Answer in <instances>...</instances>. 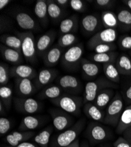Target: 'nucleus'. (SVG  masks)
Segmentation results:
<instances>
[{"instance_id":"obj_47","label":"nucleus","mask_w":131,"mask_h":147,"mask_svg":"<svg viewBox=\"0 0 131 147\" xmlns=\"http://www.w3.org/2000/svg\"><path fill=\"white\" fill-rule=\"evenodd\" d=\"M5 147H38V145H37V144L30 142H24L22 143L19 144V145L15 146H5Z\"/></svg>"},{"instance_id":"obj_36","label":"nucleus","mask_w":131,"mask_h":147,"mask_svg":"<svg viewBox=\"0 0 131 147\" xmlns=\"http://www.w3.org/2000/svg\"><path fill=\"white\" fill-rule=\"evenodd\" d=\"M1 102L3 104L7 111L10 109L13 101V91L7 86H1L0 88Z\"/></svg>"},{"instance_id":"obj_12","label":"nucleus","mask_w":131,"mask_h":147,"mask_svg":"<svg viewBox=\"0 0 131 147\" xmlns=\"http://www.w3.org/2000/svg\"><path fill=\"white\" fill-rule=\"evenodd\" d=\"M82 30L85 34L91 35L97 31L102 26L101 18L97 14L87 15L81 20Z\"/></svg>"},{"instance_id":"obj_28","label":"nucleus","mask_w":131,"mask_h":147,"mask_svg":"<svg viewBox=\"0 0 131 147\" xmlns=\"http://www.w3.org/2000/svg\"><path fill=\"white\" fill-rule=\"evenodd\" d=\"M80 64L83 74L85 77L93 78L99 74V67L96 63L87 59L82 58L80 61Z\"/></svg>"},{"instance_id":"obj_50","label":"nucleus","mask_w":131,"mask_h":147,"mask_svg":"<svg viewBox=\"0 0 131 147\" xmlns=\"http://www.w3.org/2000/svg\"><path fill=\"white\" fill-rule=\"evenodd\" d=\"M11 1L9 0H1L0 1V9H3Z\"/></svg>"},{"instance_id":"obj_54","label":"nucleus","mask_w":131,"mask_h":147,"mask_svg":"<svg viewBox=\"0 0 131 147\" xmlns=\"http://www.w3.org/2000/svg\"><path fill=\"white\" fill-rule=\"evenodd\" d=\"M80 147H89V146H88V145L87 144V143H85V142H83L82 144H81V146Z\"/></svg>"},{"instance_id":"obj_15","label":"nucleus","mask_w":131,"mask_h":147,"mask_svg":"<svg viewBox=\"0 0 131 147\" xmlns=\"http://www.w3.org/2000/svg\"><path fill=\"white\" fill-rule=\"evenodd\" d=\"M56 38V32L51 30L46 32L38 38L36 42L37 54L42 57L49 50Z\"/></svg>"},{"instance_id":"obj_6","label":"nucleus","mask_w":131,"mask_h":147,"mask_svg":"<svg viewBox=\"0 0 131 147\" xmlns=\"http://www.w3.org/2000/svg\"><path fill=\"white\" fill-rule=\"evenodd\" d=\"M85 134L90 143L92 145L102 142L110 136V132L108 128L95 122H91L88 125Z\"/></svg>"},{"instance_id":"obj_1","label":"nucleus","mask_w":131,"mask_h":147,"mask_svg":"<svg viewBox=\"0 0 131 147\" xmlns=\"http://www.w3.org/2000/svg\"><path fill=\"white\" fill-rule=\"evenodd\" d=\"M86 124L84 118H81L70 128L58 135L53 142L54 147H64L72 144L84 129Z\"/></svg>"},{"instance_id":"obj_55","label":"nucleus","mask_w":131,"mask_h":147,"mask_svg":"<svg viewBox=\"0 0 131 147\" xmlns=\"http://www.w3.org/2000/svg\"><path fill=\"white\" fill-rule=\"evenodd\" d=\"M129 54H130V57H131V50H130V51H129Z\"/></svg>"},{"instance_id":"obj_24","label":"nucleus","mask_w":131,"mask_h":147,"mask_svg":"<svg viewBox=\"0 0 131 147\" xmlns=\"http://www.w3.org/2000/svg\"><path fill=\"white\" fill-rule=\"evenodd\" d=\"M35 16L41 22V25L46 27L48 24V1L45 0H38L34 8Z\"/></svg>"},{"instance_id":"obj_22","label":"nucleus","mask_w":131,"mask_h":147,"mask_svg":"<svg viewBox=\"0 0 131 147\" xmlns=\"http://www.w3.org/2000/svg\"><path fill=\"white\" fill-rule=\"evenodd\" d=\"M115 95V91L113 88H106L101 91L93 101V104L99 108L104 110L110 103Z\"/></svg>"},{"instance_id":"obj_46","label":"nucleus","mask_w":131,"mask_h":147,"mask_svg":"<svg viewBox=\"0 0 131 147\" xmlns=\"http://www.w3.org/2000/svg\"><path fill=\"white\" fill-rule=\"evenodd\" d=\"M124 96L125 98V101L128 104H131V84L129 85V87L125 91Z\"/></svg>"},{"instance_id":"obj_14","label":"nucleus","mask_w":131,"mask_h":147,"mask_svg":"<svg viewBox=\"0 0 131 147\" xmlns=\"http://www.w3.org/2000/svg\"><path fill=\"white\" fill-rule=\"evenodd\" d=\"M14 18L18 26L23 30L32 31L38 30L40 28L38 24L26 12H17L14 15Z\"/></svg>"},{"instance_id":"obj_34","label":"nucleus","mask_w":131,"mask_h":147,"mask_svg":"<svg viewBox=\"0 0 131 147\" xmlns=\"http://www.w3.org/2000/svg\"><path fill=\"white\" fill-rule=\"evenodd\" d=\"M52 131L53 128L51 126L44 128L34 137V142L40 147H48Z\"/></svg>"},{"instance_id":"obj_49","label":"nucleus","mask_w":131,"mask_h":147,"mask_svg":"<svg viewBox=\"0 0 131 147\" xmlns=\"http://www.w3.org/2000/svg\"><path fill=\"white\" fill-rule=\"evenodd\" d=\"M56 3L62 8H67L69 4V1L68 0H56L55 1Z\"/></svg>"},{"instance_id":"obj_18","label":"nucleus","mask_w":131,"mask_h":147,"mask_svg":"<svg viewBox=\"0 0 131 147\" xmlns=\"http://www.w3.org/2000/svg\"><path fill=\"white\" fill-rule=\"evenodd\" d=\"M35 136V132L30 131H13L8 134L5 141L9 146H15L24 142H26Z\"/></svg>"},{"instance_id":"obj_7","label":"nucleus","mask_w":131,"mask_h":147,"mask_svg":"<svg viewBox=\"0 0 131 147\" xmlns=\"http://www.w3.org/2000/svg\"><path fill=\"white\" fill-rule=\"evenodd\" d=\"M84 53V46L82 44L73 45L62 54L61 57L62 65L66 68L74 67L82 58Z\"/></svg>"},{"instance_id":"obj_52","label":"nucleus","mask_w":131,"mask_h":147,"mask_svg":"<svg viewBox=\"0 0 131 147\" xmlns=\"http://www.w3.org/2000/svg\"><path fill=\"white\" fill-rule=\"evenodd\" d=\"M5 108L2 102L0 101V113H1V115H4L5 114Z\"/></svg>"},{"instance_id":"obj_48","label":"nucleus","mask_w":131,"mask_h":147,"mask_svg":"<svg viewBox=\"0 0 131 147\" xmlns=\"http://www.w3.org/2000/svg\"><path fill=\"white\" fill-rule=\"evenodd\" d=\"M122 135L123 137L131 144V127L126 129Z\"/></svg>"},{"instance_id":"obj_4","label":"nucleus","mask_w":131,"mask_h":147,"mask_svg":"<svg viewBox=\"0 0 131 147\" xmlns=\"http://www.w3.org/2000/svg\"><path fill=\"white\" fill-rule=\"evenodd\" d=\"M118 87L116 84L103 77H100L95 81L88 82L86 84L85 87L83 103L85 104L87 102H93L98 93L102 90L106 88L115 89Z\"/></svg>"},{"instance_id":"obj_26","label":"nucleus","mask_w":131,"mask_h":147,"mask_svg":"<svg viewBox=\"0 0 131 147\" xmlns=\"http://www.w3.org/2000/svg\"><path fill=\"white\" fill-rule=\"evenodd\" d=\"M63 90L58 85H51L45 87L38 95L40 100L50 99L51 100L58 98L63 94Z\"/></svg>"},{"instance_id":"obj_51","label":"nucleus","mask_w":131,"mask_h":147,"mask_svg":"<svg viewBox=\"0 0 131 147\" xmlns=\"http://www.w3.org/2000/svg\"><path fill=\"white\" fill-rule=\"evenodd\" d=\"M64 147H80L79 146V141L78 139L76 140L74 142H73L72 144H69V145H67Z\"/></svg>"},{"instance_id":"obj_33","label":"nucleus","mask_w":131,"mask_h":147,"mask_svg":"<svg viewBox=\"0 0 131 147\" xmlns=\"http://www.w3.org/2000/svg\"><path fill=\"white\" fill-rule=\"evenodd\" d=\"M103 69L106 78L110 81L118 84L120 82V74L119 73L115 63H110L103 64Z\"/></svg>"},{"instance_id":"obj_29","label":"nucleus","mask_w":131,"mask_h":147,"mask_svg":"<svg viewBox=\"0 0 131 147\" xmlns=\"http://www.w3.org/2000/svg\"><path fill=\"white\" fill-rule=\"evenodd\" d=\"M78 28V20L76 16L62 20L59 26V32L62 35L77 32Z\"/></svg>"},{"instance_id":"obj_17","label":"nucleus","mask_w":131,"mask_h":147,"mask_svg":"<svg viewBox=\"0 0 131 147\" xmlns=\"http://www.w3.org/2000/svg\"><path fill=\"white\" fill-rule=\"evenodd\" d=\"M57 74L58 71L55 69L46 68L42 69L35 78L34 83L37 88L40 90L52 82Z\"/></svg>"},{"instance_id":"obj_31","label":"nucleus","mask_w":131,"mask_h":147,"mask_svg":"<svg viewBox=\"0 0 131 147\" xmlns=\"http://www.w3.org/2000/svg\"><path fill=\"white\" fill-rule=\"evenodd\" d=\"M102 26L105 29H114L118 27L117 15L111 11H103L101 16Z\"/></svg>"},{"instance_id":"obj_27","label":"nucleus","mask_w":131,"mask_h":147,"mask_svg":"<svg viewBox=\"0 0 131 147\" xmlns=\"http://www.w3.org/2000/svg\"><path fill=\"white\" fill-rule=\"evenodd\" d=\"M131 127V104L124 110L116 127V132L122 134L129 127Z\"/></svg>"},{"instance_id":"obj_30","label":"nucleus","mask_w":131,"mask_h":147,"mask_svg":"<svg viewBox=\"0 0 131 147\" xmlns=\"http://www.w3.org/2000/svg\"><path fill=\"white\" fill-rule=\"evenodd\" d=\"M118 27L124 31L131 30V11L127 9H122L117 14Z\"/></svg>"},{"instance_id":"obj_21","label":"nucleus","mask_w":131,"mask_h":147,"mask_svg":"<svg viewBox=\"0 0 131 147\" xmlns=\"http://www.w3.org/2000/svg\"><path fill=\"white\" fill-rule=\"evenodd\" d=\"M84 113L87 117L91 120L103 123L105 111L92 102H87L83 107Z\"/></svg>"},{"instance_id":"obj_3","label":"nucleus","mask_w":131,"mask_h":147,"mask_svg":"<svg viewBox=\"0 0 131 147\" xmlns=\"http://www.w3.org/2000/svg\"><path fill=\"white\" fill-rule=\"evenodd\" d=\"M124 101L122 96L116 92L113 99L106 108L103 124L116 127L121 114L124 111Z\"/></svg>"},{"instance_id":"obj_20","label":"nucleus","mask_w":131,"mask_h":147,"mask_svg":"<svg viewBox=\"0 0 131 147\" xmlns=\"http://www.w3.org/2000/svg\"><path fill=\"white\" fill-rule=\"evenodd\" d=\"M0 51L3 58L8 63L18 65L23 61V55L21 53L3 44L0 45Z\"/></svg>"},{"instance_id":"obj_9","label":"nucleus","mask_w":131,"mask_h":147,"mask_svg":"<svg viewBox=\"0 0 131 147\" xmlns=\"http://www.w3.org/2000/svg\"><path fill=\"white\" fill-rule=\"evenodd\" d=\"M14 103L17 111L24 114L37 113L41 109V103L32 98L16 97L14 100Z\"/></svg>"},{"instance_id":"obj_35","label":"nucleus","mask_w":131,"mask_h":147,"mask_svg":"<svg viewBox=\"0 0 131 147\" xmlns=\"http://www.w3.org/2000/svg\"><path fill=\"white\" fill-rule=\"evenodd\" d=\"M118 55V53L115 51L101 54L95 53L91 57V58L95 63H103V64L110 63H115Z\"/></svg>"},{"instance_id":"obj_43","label":"nucleus","mask_w":131,"mask_h":147,"mask_svg":"<svg viewBox=\"0 0 131 147\" xmlns=\"http://www.w3.org/2000/svg\"><path fill=\"white\" fill-rule=\"evenodd\" d=\"M11 128V122L10 120L5 117L0 118V134L3 137L5 135Z\"/></svg>"},{"instance_id":"obj_38","label":"nucleus","mask_w":131,"mask_h":147,"mask_svg":"<svg viewBox=\"0 0 131 147\" xmlns=\"http://www.w3.org/2000/svg\"><path fill=\"white\" fill-rule=\"evenodd\" d=\"M77 40L76 35L73 33L63 34L61 35L58 40V45L64 48L73 45Z\"/></svg>"},{"instance_id":"obj_25","label":"nucleus","mask_w":131,"mask_h":147,"mask_svg":"<svg viewBox=\"0 0 131 147\" xmlns=\"http://www.w3.org/2000/svg\"><path fill=\"white\" fill-rule=\"evenodd\" d=\"M115 65L120 74L131 76V59L126 54L119 55L115 62Z\"/></svg>"},{"instance_id":"obj_45","label":"nucleus","mask_w":131,"mask_h":147,"mask_svg":"<svg viewBox=\"0 0 131 147\" xmlns=\"http://www.w3.org/2000/svg\"><path fill=\"white\" fill-rule=\"evenodd\" d=\"M114 147H131V144L124 137H119L114 142Z\"/></svg>"},{"instance_id":"obj_32","label":"nucleus","mask_w":131,"mask_h":147,"mask_svg":"<svg viewBox=\"0 0 131 147\" xmlns=\"http://www.w3.org/2000/svg\"><path fill=\"white\" fill-rule=\"evenodd\" d=\"M0 41L5 46L13 48L22 54L21 40L17 35L3 34L0 36Z\"/></svg>"},{"instance_id":"obj_37","label":"nucleus","mask_w":131,"mask_h":147,"mask_svg":"<svg viewBox=\"0 0 131 147\" xmlns=\"http://www.w3.org/2000/svg\"><path fill=\"white\" fill-rule=\"evenodd\" d=\"M48 14L50 18L56 21L63 14L62 8L56 3L55 1H48Z\"/></svg>"},{"instance_id":"obj_39","label":"nucleus","mask_w":131,"mask_h":147,"mask_svg":"<svg viewBox=\"0 0 131 147\" xmlns=\"http://www.w3.org/2000/svg\"><path fill=\"white\" fill-rule=\"evenodd\" d=\"M10 69L7 64L1 63L0 64V84L5 86L10 78Z\"/></svg>"},{"instance_id":"obj_16","label":"nucleus","mask_w":131,"mask_h":147,"mask_svg":"<svg viewBox=\"0 0 131 147\" xmlns=\"http://www.w3.org/2000/svg\"><path fill=\"white\" fill-rule=\"evenodd\" d=\"M37 72L35 69L27 65H18L10 68V76L15 78L34 79L37 77Z\"/></svg>"},{"instance_id":"obj_5","label":"nucleus","mask_w":131,"mask_h":147,"mask_svg":"<svg viewBox=\"0 0 131 147\" xmlns=\"http://www.w3.org/2000/svg\"><path fill=\"white\" fill-rule=\"evenodd\" d=\"M17 36L21 40L22 54L30 63H34L37 61L36 43L32 31L16 32Z\"/></svg>"},{"instance_id":"obj_44","label":"nucleus","mask_w":131,"mask_h":147,"mask_svg":"<svg viewBox=\"0 0 131 147\" xmlns=\"http://www.w3.org/2000/svg\"><path fill=\"white\" fill-rule=\"evenodd\" d=\"M115 2V1H111V0H97L95 1V4L97 7L104 9H108L112 7Z\"/></svg>"},{"instance_id":"obj_42","label":"nucleus","mask_w":131,"mask_h":147,"mask_svg":"<svg viewBox=\"0 0 131 147\" xmlns=\"http://www.w3.org/2000/svg\"><path fill=\"white\" fill-rule=\"evenodd\" d=\"M69 5L73 10L79 13L84 12L87 8L85 3L81 0H71L69 2Z\"/></svg>"},{"instance_id":"obj_40","label":"nucleus","mask_w":131,"mask_h":147,"mask_svg":"<svg viewBox=\"0 0 131 147\" xmlns=\"http://www.w3.org/2000/svg\"><path fill=\"white\" fill-rule=\"evenodd\" d=\"M93 50L97 54L113 52L116 50V45L114 42L101 44L95 46Z\"/></svg>"},{"instance_id":"obj_23","label":"nucleus","mask_w":131,"mask_h":147,"mask_svg":"<svg viewBox=\"0 0 131 147\" xmlns=\"http://www.w3.org/2000/svg\"><path fill=\"white\" fill-rule=\"evenodd\" d=\"M42 121V118L39 117L27 115L22 119L18 129L19 131H30L38 128Z\"/></svg>"},{"instance_id":"obj_19","label":"nucleus","mask_w":131,"mask_h":147,"mask_svg":"<svg viewBox=\"0 0 131 147\" xmlns=\"http://www.w3.org/2000/svg\"><path fill=\"white\" fill-rule=\"evenodd\" d=\"M62 53L63 48L58 45L50 48L42 56L44 64L48 67L55 66L61 59Z\"/></svg>"},{"instance_id":"obj_53","label":"nucleus","mask_w":131,"mask_h":147,"mask_svg":"<svg viewBox=\"0 0 131 147\" xmlns=\"http://www.w3.org/2000/svg\"><path fill=\"white\" fill-rule=\"evenodd\" d=\"M123 3L128 7L130 11H131V0H124Z\"/></svg>"},{"instance_id":"obj_8","label":"nucleus","mask_w":131,"mask_h":147,"mask_svg":"<svg viewBox=\"0 0 131 147\" xmlns=\"http://www.w3.org/2000/svg\"><path fill=\"white\" fill-rule=\"evenodd\" d=\"M49 113L52 119L53 125L57 131L66 130L73 124V118L62 109L52 108Z\"/></svg>"},{"instance_id":"obj_41","label":"nucleus","mask_w":131,"mask_h":147,"mask_svg":"<svg viewBox=\"0 0 131 147\" xmlns=\"http://www.w3.org/2000/svg\"><path fill=\"white\" fill-rule=\"evenodd\" d=\"M118 45L121 50H131V36L128 35L122 36L118 40Z\"/></svg>"},{"instance_id":"obj_11","label":"nucleus","mask_w":131,"mask_h":147,"mask_svg":"<svg viewBox=\"0 0 131 147\" xmlns=\"http://www.w3.org/2000/svg\"><path fill=\"white\" fill-rule=\"evenodd\" d=\"M58 84L63 91H66L67 94L74 95L79 94L82 90L80 81L73 76H64L58 80Z\"/></svg>"},{"instance_id":"obj_13","label":"nucleus","mask_w":131,"mask_h":147,"mask_svg":"<svg viewBox=\"0 0 131 147\" xmlns=\"http://www.w3.org/2000/svg\"><path fill=\"white\" fill-rule=\"evenodd\" d=\"M32 80L27 78L15 79V90L21 98H28L37 91V87Z\"/></svg>"},{"instance_id":"obj_2","label":"nucleus","mask_w":131,"mask_h":147,"mask_svg":"<svg viewBox=\"0 0 131 147\" xmlns=\"http://www.w3.org/2000/svg\"><path fill=\"white\" fill-rule=\"evenodd\" d=\"M84 100L82 97L69 94H62L51 102L69 114L78 116L81 114Z\"/></svg>"},{"instance_id":"obj_10","label":"nucleus","mask_w":131,"mask_h":147,"mask_svg":"<svg viewBox=\"0 0 131 147\" xmlns=\"http://www.w3.org/2000/svg\"><path fill=\"white\" fill-rule=\"evenodd\" d=\"M118 32L114 29H104L94 34L87 42L90 50L98 44L113 43L117 39Z\"/></svg>"}]
</instances>
